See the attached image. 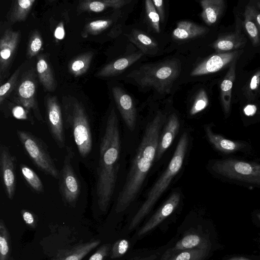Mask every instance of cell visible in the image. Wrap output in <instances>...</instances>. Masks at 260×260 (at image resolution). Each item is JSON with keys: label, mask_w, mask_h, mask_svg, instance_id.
<instances>
[{"label": "cell", "mask_w": 260, "mask_h": 260, "mask_svg": "<svg viewBox=\"0 0 260 260\" xmlns=\"http://www.w3.org/2000/svg\"><path fill=\"white\" fill-rule=\"evenodd\" d=\"M204 130L209 142L220 153L229 155L238 153L249 154L252 152L251 144L247 141L229 139L214 132L210 125L205 126Z\"/></svg>", "instance_id": "12"}, {"label": "cell", "mask_w": 260, "mask_h": 260, "mask_svg": "<svg viewBox=\"0 0 260 260\" xmlns=\"http://www.w3.org/2000/svg\"><path fill=\"white\" fill-rule=\"evenodd\" d=\"M15 157L11 154L8 147L0 145V169L1 176L7 197L13 200L15 193L16 177L15 174Z\"/></svg>", "instance_id": "15"}, {"label": "cell", "mask_w": 260, "mask_h": 260, "mask_svg": "<svg viewBox=\"0 0 260 260\" xmlns=\"http://www.w3.org/2000/svg\"><path fill=\"white\" fill-rule=\"evenodd\" d=\"M16 133L25 153L36 167L45 174L58 179L59 171L46 143L29 132L17 129Z\"/></svg>", "instance_id": "7"}, {"label": "cell", "mask_w": 260, "mask_h": 260, "mask_svg": "<svg viewBox=\"0 0 260 260\" xmlns=\"http://www.w3.org/2000/svg\"><path fill=\"white\" fill-rule=\"evenodd\" d=\"M10 236L3 219L0 221V260H8L10 255Z\"/></svg>", "instance_id": "34"}, {"label": "cell", "mask_w": 260, "mask_h": 260, "mask_svg": "<svg viewBox=\"0 0 260 260\" xmlns=\"http://www.w3.org/2000/svg\"><path fill=\"white\" fill-rule=\"evenodd\" d=\"M128 40L136 45L143 54H153L158 49L157 42L146 34L137 29L126 35Z\"/></svg>", "instance_id": "26"}, {"label": "cell", "mask_w": 260, "mask_h": 260, "mask_svg": "<svg viewBox=\"0 0 260 260\" xmlns=\"http://www.w3.org/2000/svg\"><path fill=\"white\" fill-rule=\"evenodd\" d=\"M146 13L148 21L155 32H160V17L151 0L145 2Z\"/></svg>", "instance_id": "38"}, {"label": "cell", "mask_w": 260, "mask_h": 260, "mask_svg": "<svg viewBox=\"0 0 260 260\" xmlns=\"http://www.w3.org/2000/svg\"><path fill=\"white\" fill-rule=\"evenodd\" d=\"M249 6L252 17L260 32V12L254 6Z\"/></svg>", "instance_id": "47"}, {"label": "cell", "mask_w": 260, "mask_h": 260, "mask_svg": "<svg viewBox=\"0 0 260 260\" xmlns=\"http://www.w3.org/2000/svg\"><path fill=\"white\" fill-rule=\"evenodd\" d=\"M180 70L179 61L172 59L144 64L131 72L127 77L132 79L141 88H152L160 94H169Z\"/></svg>", "instance_id": "5"}, {"label": "cell", "mask_w": 260, "mask_h": 260, "mask_svg": "<svg viewBox=\"0 0 260 260\" xmlns=\"http://www.w3.org/2000/svg\"><path fill=\"white\" fill-rule=\"evenodd\" d=\"M130 243L127 239H122L116 241L111 247L110 257L112 259L123 256L129 248Z\"/></svg>", "instance_id": "39"}, {"label": "cell", "mask_w": 260, "mask_h": 260, "mask_svg": "<svg viewBox=\"0 0 260 260\" xmlns=\"http://www.w3.org/2000/svg\"><path fill=\"white\" fill-rule=\"evenodd\" d=\"M93 53L89 51L80 54L71 60L68 64V71L77 77L85 74L90 67Z\"/></svg>", "instance_id": "29"}, {"label": "cell", "mask_w": 260, "mask_h": 260, "mask_svg": "<svg viewBox=\"0 0 260 260\" xmlns=\"http://www.w3.org/2000/svg\"><path fill=\"white\" fill-rule=\"evenodd\" d=\"M62 106L64 127L71 129L80 155L86 157L93 145L88 116L82 104L73 97L64 100Z\"/></svg>", "instance_id": "6"}, {"label": "cell", "mask_w": 260, "mask_h": 260, "mask_svg": "<svg viewBox=\"0 0 260 260\" xmlns=\"http://www.w3.org/2000/svg\"><path fill=\"white\" fill-rule=\"evenodd\" d=\"M21 70L19 68L16 70L12 75L9 78L8 81L0 87V104H3L4 100L9 96L11 91L13 90L17 81L18 76Z\"/></svg>", "instance_id": "37"}, {"label": "cell", "mask_w": 260, "mask_h": 260, "mask_svg": "<svg viewBox=\"0 0 260 260\" xmlns=\"http://www.w3.org/2000/svg\"><path fill=\"white\" fill-rule=\"evenodd\" d=\"M166 116L159 111L146 126L124 184L119 192L115 207L116 213L124 211L134 201L150 169L156 151Z\"/></svg>", "instance_id": "1"}, {"label": "cell", "mask_w": 260, "mask_h": 260, "mask_svg": "<svg viewBox=\"0 0 260 260\" xmlns=\"http://www.w3.org/2000/svg\"><path fill=\"white\" fill-rule=\"evenodd\" d=\"M112 91L123 120L128 128L133 131L136 124L137 112L132 98L119 87H113Z\"/></svg>", "instance_id": "17"}, {"label": "cell", "mask_w": 260, "mask_h": 260, "mask_svg": "<svg viewBox=\"0 0 260 260\" xmlns=\"http://www.w3.org/2000/svg\"><path fill=\"white\" fill-rule=\"evenodd\" d=\"M64 32L63 24L60 22L55 30L54 36L57 40H62L64 37Z\"/></svg>", "instance_id": "48"}, {"label": "cell", "mask_w": 260, "mask_h": 260, "mask_svg": "<svg viewBox=\"0 0 260 260\" xmlns=\"http://www.w3.org/2000/svg\"><path fill=\"white\" fill-rule=\"evenodd\" d=\"M20 31L6 30L0 40V81L2 83L9 73L20 39Z\"/></svg>", "instance_id": "14"}, {"label": "cell", "mask_w": 260, "mask_h": 260, "mask_svg": "<svg viewBox=\"0 0 260 260\" xmlns=\"http://www.w3.org/2000/svg\"><path fill=\"white\" fill-rule=\"evenodd\" d=\"M21 213L25 223L30 228H35L36 226L37 220L34 213L25 209H22Z\"/></svg>", "instance_id": "43"}, {"label": "cell", "mask_w": 260, "mask_h": 260, "mask_svg": "<svg viewBox=\"0 0 260 260\" xmlns=\"http://www.w3.org/2000/svg\"><path fill=\"white\" fill-rule=\"evenodd\" d=\"M112 23L111 19H99L88 22L85 25L82 35L86 37L88 35H98L107 29Z\"/></svg>", "instance_id": "33"}, {"label": "cell", "mask_w": 260, "mask_h": 260, "mask_svg": "<svg viewBox=\"0 0 260 260\" xmlns=\"http://www.w3.org/2000/svg\"><path fill=\"white\" fill-rule=\"evenodd\" d=\"M200 4L203 9L201 17L208 25H212L218 21L225 8L223 0H202Z\"/></svg>", "instance_id": "23"}, {"label": "cell", "mask_w": 260, "mask_h": 260, "mask_svg": "<svg viewBox=\"0 0 260 260\" xmlns=\"http://www.w3.org/2000/svg\"><path fill=\"white\" fill-rule=\"evenodd\" d=\"M159 254L157 251H153L131 257L127 260H157Z\"/></svg>", "instance_id": "44"}, {"label": "cell", "mask_w": 260, "mask_h": 260, "mask_svg": "<svg viewBox=\"0 0 260 260\" xmlns=\"http://www.w3.org/2000/svg\"><path fill=\"white\" fill-rule=\"evenodd\" d=\"M34 72H29L22 77L16 90V103L30 111L37 119L44 122L36 99V81Z\"/></svg>", "instance_id": "11"}, {"label": "cell", "mask_w": 260, "mask_h": 260, "mask_svg": "<svg viewBox=\"0 0 260 260\" xmlns=\"http://www.w3.org/2000/svg\"><path fill=\"white\" fill-rule=\"evenodd\" d=\"M63 167L59 172V190L63 202L74 206L80 192L79 180L72 165L74 153L71 147H67Z\"/></svg>", "instance_id": "8"}, {"label": "cell", "mask_w": 260, "mask_h": 260, "mask_svg": "<svg viewBox=\"0 0 260 260\" xmlns=\"http://www.w3.org/2000/svg\"><path fill=\"white\" fill-rule=\"evenodd\" d=\"M210 251L205 249L182 250L172 254L167 260H205Z\"/></svg>", "instance_id": "32"}, {"label": "cell", "mask_w": 260, "mask_h": 260, "mask_svg": "<svg viewBox=\"0 0 260 260\" xmlns=\"http://www.w3.org/2000/svg\"><path fill=\"white\" fill-rule=\"evenodd\" d=\"M120 146L118 120L113 108L107 117L101 139L95 185L98 205L104 212L108 209L114 191L119 166Z\"/></svg>", "instance_id": "2"}, {"label": "cell", "mask_w": 260, "mask_h": 260, "mask_svg": "<svg viewBox=\"0 0 260 260\" xmlns=\"http://www.w3.org/2000/svg\"><path fill=\"white\" fill-rule=\"evenodd\" d=\"M211 172L223 181L248 188H260V162L235 157L211 161Z\"/></svg>", "instance_id": "4"}, {"label": "cell", "mask_w": 260, "mask_h": 260, "mask_svg": "<svg viewBox=\"0 0 260 260\" xmlns=\"http://www.w3.org/2000/svg\"><path fill=\"white\" fill-rule=\"evenodd\" d=\"M256 6H257V7L259 9H260V1H257V2H256Z\"/></svg>", "instance_id": "51"}, {"label": "cell", "mask_w": 260, "mask_h": 260, "mask_svg": "<svg viewBox=\"0 0 260 260\" xmlns=\"http://www.w3.org/2000/svg\"><path fill=\"white\" fill-rule=\"evenodd\" d=\"M111 248L109 243L102 245L89 258V260H104Z\"/></svg>", "instance_id": "42"}, {"label": "cell", "mask_w": 260, "mask_h": 260, "mask_svg": "<svg viewBox=\"0 0 260 260\" xmlns=\"http://www.w3.org/2000/svg\"><path fill=\"white\" fill-rule=\"evenodd\" d=\"M20 171L23 179L34 191L38 193L44 192L41 179L32 169L22 164L20 165Z\"/></svg>", "instance_id": "30"}, {"label": "cell", "mask_w": 260, "mask_h": 260, "mask_svg": "<svg viewBox=\"0 0 260 260\" xmlns=\"http://www.w3.org/2000/svg\"><path fill=\"white\" fill-rule=\"evenodd\" d=\"M260 86V70H257L252 76L247 88L246 89L247 97L252 100Z\"/></svg>", "instance_id": "41"}, {"label": "cell", "mask_w": 260, "mask_h": 260, "mask_svg": "<svg viewBox=\"0 0 260 260\" xmlns=\"http://www.w3.org/2000/svg\"><path fill=\"white\" fill-rule=\"evenodd\" d=\"M207 28L188 21H179L172 35L177 40H188L206 34Z\"/></svg>", "instance_id": "24"}, {"label": "cell", "mask_w": 260, "mask_h": 260, "mask_svg": "<svg viewBox=\"0 0 260 260\" xmlns=\"http://www.w3.org/2000/svg\"><path fill=\"white\" fill-rule=\"evenodd\" d=\"M152 2L159 16L160 20L161 22H163L165 19L164 1L162 0H153Z\"/></svg>", "instance_id": "45"}, {"label": "cell", "mask_w": 260, "mask_h": 260, "mask_svg": "<svg viewBox=\"0 0 260 260\" xmlns=\"http://www.w3.org/2000/svg\"><path fill=\"white\" fill-rule=\"evenodd\" d=\"M43 40L40 32L35 30L31 34L27 45L26 56L30 59L36 56L41 50Z\"/></svg>", "instance_id": "35"}, {"label": "cell", "mask_w": 260, "mask_h": 260, "mask_svg": "<svg viewBox=\"0 0 260 260\" xmlns=\"http://www.w3.org/2000/svg\"><path fill=\"white\" fill-rule=\"evenodd\" d=\"M180 236L175 244L165 251L168 257L182 250L193 249H210L211 248L209 236L205 234L200 225H194L187 229L182 232Z\"/></svg>", "instance_id": "9"}, {"label": "cell", "mask_w": 260, "mask_h": 260, "mask_svg": "<svg viewBox=\"0 0 260 260\" xmlns=\"http://www.w3.org/2000/svg\"><path fill=\"white\" fill-rule=\"evenodd\" d=\"M35 2V0L14 1L8 13V21L12 24L25 21Z\"/></svg>", "instance_id": "28"}, {"label": "cell", "mask_w": 260, "mask_h": 260, "mask_svg": "<svg viewBox=\"0 0 260 260\" xmlns=\"http://www.w3.org/2000/svg\"><path fill=\"white\" fill-rule=\"evenodd\" d=\"M36 68L39 81L44 89L47 91H54L56 82L49 62L43 55L38 56Z\"/></svg>", "instance_id": "25"}, {"label": "cell", "mask_w": 260, "mask_h": 260, "mask_svg": "<svg viewBox=\"0 0 260 260\" xmlns=\"http://www.w3.org/2000/svg\"><path fill=\"white\" fill-rule=\"evenodd\" d=\"M237 59L230 64L220 84V99L224 116L227 119L231 111L232 89L236 78V63Z\"/></svg>", "instance_id": "18"}, {"label": "cell", "mask_w": 260, "mask_h": 260, "mask_svg": "<svg viewBox=\"0 0 260 260\" xmlns=\"http://www.w3.org/2000/svg\"><path fill=\"white\" fill-rule=\"evenodd\" d=\"M240 27L235 31L219 37L213 44L212 47L217 53L227 52L243 48L246 39L241 34Z\"/></svg>", "instance_id": "20"}, {"label": "cell", "mask_w": 260, "mask_h": 260, "mask_svg": "<svg viewBox=\"0 0 260 260\" xmlns=\"http://www.w3.org/2000/svg\"><path fill=\"white\" fill-rule=\"evenodd\" d=\"M242 50L213 54L200 63L190 73L192 76L206 75L216 72L238 59Z\"/></svg>", "instance_id": "16"}, {"label": "cell", "mask_w": 260, "mask_h": 260, "mask_svg": "<svg viewBox=\"0 0 260 260\" xmlns=\"http://www.w3.org/2000/svg\"><path fill=\"white\" fill-rule=\"evenodd\" d=\"M180 199L179 193H172L138 231L133 240H137L142 238L160 225L174 213L180 203Z\"/></svg>", "instance_id": "13"}, {"label": "cell", "mask_w": 260, "mask_h": 260, "mask_svg": "<svg viewBox=\"0 0 260 260\" xmlns=\"http://www.w3.org/2000/svg\"><path fill=\"white\" fill-rule=\"evenodd\" d=\"M131 2L130 0H86L80 2L79 8L83 11L99 13L108 8H121Z\"/></svg>", "instance_id": "27"}, {"label": "cell", "mask_w": 260, "mask_h": 260, "mask_svg": "<svg viewBox=\"0 0 260 260\" xmlns=\"http://www.w3.org/2000/svg\"><path fill=\"white\" fill-rule=\"evenodd\" d=\"M179 126L180 123L177 116L175 114L171 115L159 138L156 155L157 159L160 158L172 144L178 132Z\"/></svg>", "instance_id": "21"}, {"label": "cell", "mask_w": 260, "mask_h": 260, "mask_svg": "<svg viewBox=\"0 0 260 260\" xmlns=\"http://www.w3.org/2000/svg\"><path fill=\"white\" fill-rule=\"evenodd\" d=\"M243 25L254 46L260 44V32L252 17L250 6L247 5L244 12Z\"/></svg>", "instance_id": "31"}, {"label": "cell", "mask_w": 260, "mask_h": 260, "mask_svg": "<svg viewBox=\"0 0 260 260\" xmlns=\"http://www.w3.org/2000/svg\"><path fill=\"white\" fill-rule=\"evenodd\" d=\"M188 144V135L184 132L181 136L173 157L165 171L151 188L145 201L130 221L128 232L135 230L150 212L159 198L169 187L172 179L179 172L184 161Z\"/></svg>", "instance_id": "3"}, {"label": "cell", "mask_w": 260, "mask_h": 260, "mask_svg": "<svg viewBox=\"0 0 260 260\" xmlns=\"http://www.w3.org/2000/svg\"><path fill=\"white\" fill-rule=\"evenodd\" d=\"M101 243L99 239L76 245L71 248L58 251L51 260H81Z\"/></svg>", "instance_id": "22"}, {"label": "cell", "mask_w": 260, "mask_h": 260, "mask_svg": "<svg viewBox=\"0 0 260 260\" xmlns=\"http://www.w3.org/2000/svg\"><path fill=\"white\" fill-rule=\"evenodd\" d=\"M10 260H13V258H11Z\"/></svg>", "instance_id": "52"}, {"label": "cell", "mask_w": 260, "mask_h": 260, "mask_svg": "<svg viewBox=\"0 0 260 260\" xmlns=\"http://www.w3.org/2000/svg\"><path fill=\"white\" fill-rule=\"evenodd\" d=\"M142 52L134 53L118 58L107 64L95 75L98 77H109L121 73L143 55Z\"/></svg>", "instance_id": "19"}, {"label": "cell", "mask_w": 260, "mask_h": 260, "mask_svg": "<svg viewBox=\"0 0 260 260\" xmlns=\"http://www.w3.org/2000/svg\"><path fill=\"white\" fill-rule=\"evenodd\" d=\"M255 216L260 221V211H257L255 213Z\"/></svg>", "instance_id": "50"}, {"label": "cell", "mask_w": 260, "mask_h": 260, "mask_svg": "<svg viewBox=\"0 0 260 260\" xmlns=\"http://www.w3.org/2000/svg\"><path fill=\"white\" fill-rule=\"evenodd\" d=\"M209 99L206 91L201 89L197 94L193 103L190 108L189 113L191 115H195L201 112L208 106Z\"/></svg>", "instance_id": "36"}, {"label": "cell", "mask_w": 260, "mask_h": 260, "mask_svg": "<svg viewBox=\"0 0 260 260\" xmlns=\"http://www.w3.org/2000/svg\"><path fill=\"white\" fill-rule=\"evenodd\" d=\"M226 260H251L248 258L243 256H234L229 258Z\"/></svg>", "instance_id": "49"}, {"label": "cell", "mask_w": 260, "mask_h": 260, "mask_svg": "<svg viewBox=\"0 0 260 260\" xmlns=\"http://www.w3.org/2000/svg\"><path fill=\"white\" fill-rule=\"evenodd\" d=\"M46 122L49 132L59 148L66 145L64 125L62 109L56 96L48 95L45 98Z\"/></svg>", "instance_id": "10"}, {"label": "cell", "mask_w": 260, "mask_h": 260, "mask_svg": "<svg viewBox=\"0 0 260 260\" xmlns=\"http://www.w3.org/2000/svg\"><path fill=\"white\" fill-rule=\"evenodd\" d=\"M257 111L256 106L253 104H248L243 109L244 115L248 117L254 116L256 114Z\"/></svg>", "instance_id": "46"}, {"label": "cell", "mask_w": 260, "mask_h": 260, "mask_svg": "<svg viewBox=\"0 0 260 260\" xmlns=\"http://www.w3.org/2000/svg\"><path fill=\"white\" fill-rule=\"evenodd\" d=\"M31 111L25 108L24 107L18 105L14 106L11 109L12 116L15 119L29 121L31 124H34L35 121L31 116Z\"/></svg>", "instance_id": "40"}]
</instances>
